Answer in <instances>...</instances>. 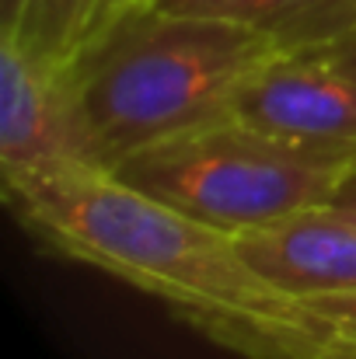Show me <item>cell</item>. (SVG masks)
Segmentation results:
<instances>
[{"mask_svg": "<svg viewBox=\"0 0 356 359\" xmlns=\"http://www.w3.org/2000/svg\"><path fill=\"white\" fill-rule=\"evenodd\" d=\"M329 332V349L322 359H356V293L311 297L304 300Z\"/></svg>", "mask_w": 356, "mask_h": 359, "instance_id": "cell-9", "label": "cell"}, {"mask_svg": "<svg viewBox=\"0 0 356 359\" xmlns=\"http://www.w3.org/2000/svg\"><path fill=\"white\" fill-rule=\"evenodd\" d=\"M350 213H353V217H356V210H350Z\"/></svg>", "mask_w": 356, "mask_h": 359, "instance_id": "cell-13", "label": "cell"}, {"mask_svg": "<svg viewBox=\"0 0 356 359\" xmlns=\"http://www.w3.org/2000/svg\"><path fill=\"white\" fill-rule=\"evenodd\" d=\"M235 241L265 283L297 300L356 293V217L343 206H311Z\"/></svg>", "mask_w": 356, "mask_h": 359, "instance_id": "cell-6", "label": "cell"}, {"mask_svg": "<svg viewBox=\"0 0 356 359\" xmlns=\"http://www.w3.org/2000/svg\"><path fill=\"white\" fill-rule=\"evenodd\" d=\"M279 53L244 25L143 0L67 67L95 150L116 171L161 140L231 116L248 77Z\"/></svg>", "mask_w": 356, "mask_h": 359, "instance_id": "cell-2", "label": "cell"}, {"mask_svg": "<svg viewBox=\"0 0 356 359\" xmlns=\"http://www.w3.org/2000/svg\"><path fill=\"white\" fill-rule=\"evenodd\" d=\"M102 168L70 88V67L0 35V175L4 196L35 182Z\"/></svg>", "mask_w": 356, "mask_h": 359, "instance_id": "cell-4", "label": "cell"}, {"mask_svg": "<svg viewBox=\"0 0 356 359\" xmlns=\"http://www.w3.org/2000/svg\"><path fill=\"white\" fill-rule=\"evenodd\" d=\"M231 116L301 154L356 171V81L322 49L272 56L237 91Z\"/></svg>", "mask_w": 356, "mask_h": 359, "instance_id": "cell-5", "label": "cell"}, {"mask_svg": "<svg viewBox=\"0 0 356 359\" xmlns=\"http://www.w3.org/2000/svg\"><path fill=\"white\" fill-rule=\"evenodd\" d=\"M4 199L42 248L143 290L235 356L322 359L329 349L322 318L265 283L235 234L133 189L116 171H67Z\"/></svg>", "mask_w": 356, "mask_h": 359, "instance_id": "cell-1", "label": "cell"}, {"mask_svg": "<svg viewBox=\"0 0 356 359\" xmlns=\"http://www.w3.org/2000/svg\"><path fill=\"white\" fill-rule=\"evenodd\" d=\"M168 11L244 25L279 49H322L356 21V0H154Z\"/></svg>", "mask_w": 356, "mask_h": 359, "instance_id": "cell-7", "label": "cell"}, {"mask_svg": "<svg viewBox=\"0 0 356 359\" xmlns=\"http://www.w3.org/2000/svg\"><path fill=\"white\" fill-rule=\"evenodd\" d=\"M25 11H28V0H0V35H14L21 28Z\"/></svg>", "mask_w": 356, "mask_h": 359, "instance_id": "cell-11", "label": "cell"}, {"mask_svg": "<svg viewBox=\"0 0 356 359\" xmlns=\"http://www.w3.org/2000/svg\"><path fill=\"white\" fill-rule=\"evenodd\" d=\"M332 206H343V210H356V171L343 182V189H339V196H336V203Z\"/></svg>", "mask_w": 356, "mask_h": 359, "instance_id": "cell-12", "label": "cell"}, {"mask_svg": "<svg viewBox=\"0 0 356 359\" xmlns=\"http://www.w3.org/2000/svg\"><path fill=\"white\" fill-rule=\"evenodd\" d=\"M136 4L143 0H28V11L14 39H21L39 56L67 67L119 14H126Z\"/></svg>", "mask_w": 356, "mask_h": 359, "instance_id": "cell-8", "label": "cell"}, {"mask_svg": "<svg viewBox=\"0 0 356 359\" xmlns=\"http://www.w3.org/2000/svg\"><path fill=\"white\" fill-rule=\"evenodd\" d=\"M322 53H325L339 70H346V74L356 81V21L339 35V39H332L329 46H322Z\"/></svg>", "mask_w": 356, "mask_h": 359, "instance_id": "cell-10", "label": "cell"}, {"mask_svg": "<svg viewBox=\"0 0 356 359\" xmlns=\"http://www.w3.org/2000/svg\"><path fill=\"white\" fill-rule=\"evenodd\" d=\"M116 175L228 234L329 206L350 178L346 168L301 154L237 116L161 140L126 157Z\"/></svg>", "mask_w": 356, "mask_h": 359, "instance_id": "cell-3", "label": "cell"}]
</instances>
